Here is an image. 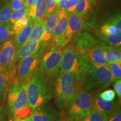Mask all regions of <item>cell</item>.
Segmentation results:
<instances>
[{
    "mask_svg": "<svg viewBox=\"0 0 121 121\" xmlns=\"http://www.w3.org/2000/svg\"><path fill=\"white\" fill-rule=\"evenodd\" d=\"M80 58L81 69L78 80L83 89L89 92L100 90L114 82L112 74L107 66L93 64L81 55Z\"/></svg>",
    "mask_w": 121,
    "mask_h": 121,
    "instance_id": "6da1fadb",
    "label": "cell"
},
{
    "mask_svg": "<svg viewBox=\"0 0 121 121\" xmlns=\"http://www.w3.org/2000/svg\"><path fill=\"white\" fill-rule=\"evenodd\" d=\"M53 80L38 69L28 81V101L33 109L47 103L53 98Z\"/></svg>",
    "mask_w": 121,
    "mask_h": 121,
    "instance_id": "7a4b0ae2",
    "label": "cell"
},
{
    "mask_svg": "<svg viewBox=\"0 0 121 121\" xmlns=\"http://www.w3.org/2000/svg\"><path fill=\"white\" fill-rule=\"evenodd\" d=\"M81 88L76 77L69 73H60L54 82V96L57 108L64 111Z\"/></svg>",
    "mask_w": 121,
    "mask_h": 121,
    "instance_id": "3957f363",
    "label": "cell"
},
{
    "mask_svg": "<svg viewBox=\"0 0 121 121\" xmlns=\"http://www.w3.org/2000/svg\"><path fill=\"white\" fill-rule=\"evenodd\" d=\"M27 84L16 82L9 89L7 102L9 108L15 117L20 119L29 117L33 109L28 104Z\"/></svg>",
    "mask_w": 121,
    "mask_h": 121,
    "instance_id": "277c9868",
    "label": "cell"
},
{
    "mask_svg": "<svg viewBox=\"0 0 121 121\" xmlns=\"http://www.w3.org/2000/svg\"><path fill=\"white\" fill-rule=\"evenodd\" d=\"M93 109V95L82 87L66 109L65 119L69 121H82Z\"/></svg>",
    "mask_w": 121,
    "mask_h": 121,
    "instance_id": "5b68a950",
    "label": "cell"
},
{
    "mask_svg": "<svg viewBox=\"0 0 121 121\" xmlns=\"http://www.w3.org/2000/svg\"><path fill=\"white\" fill-rule=\"evenodd\" d=\"M45 43L39 48L37 52L19 62L16 69V82L28 83L34 73L38 69L39 65L45 50Z\"/></svg>",
    "mask_w": 121,
    "mask_h": 121,
    "instance_id": "8992f818",
    "label": "cell"
},
{
    "mask_svg": "<svg viewBox=\"0 0 121 121\" xmlns=\"http://www.w3.org/2000/svg\"><path fill=\"white\" fill-rule=\"evenodd\" d=\"M14 43L11 40L2 44L0 48V71L6 78L7 82L13 84L16 82Z\"/></svg>",
    "mask_w": 121,
    "mask_h": 121,
    "instance_id": "52a82bcc",
    "label": "cell"
},
{
    "mask_svg": "<svg viewBox=\"0 0 121 121\" xmlns=\"http://www.w3.org/2000/svg\"><path fill=\"white\" fill-rule=\"evenodd\" d=\"M63 51L53 49L43 54L39 65V71L55 80L60 74Z\"/></svg>",
    "mask_w": 121,
    "mask_h": 121,
    "instance_id": "ba28073f",
    "label": "cell"
},
{
    "mask_svg": "<svg viewBox=\"0 0 121 121\" xmlns=\"http://www.w3.org/2000/svg\"><path fill=\"white\" fill-rule=\"evenodd\" d=\"M81 69V58L75 47L69 45L63 51L60 73L73 74L78 80Z\"/></svg>",
    "mask_w": 121,
    "mask_h": 121,
    "instance_id": "9c48e42d",
    "label": "cell"
},
{
    "mask_svg": "<svg viewBox=\"0 0 121 121\" xmlns=\"http://www.w3.org/2000/svg\"><path fill=\"white\" fill-rule=\"evenodd\" d=\"M30 118L32 121H62L63 119L61 113L48 103L33 109Z\"/></svg>",
    "mask_w": 121,
    "mask_h": 121,
    "instance_id": "30bf717a",
    "label": "cell"
},
{
    "mask_svg": "<svg viewBox=\"0 0 121 121\" xmlns=\"http://www.w3.org/2000/svg\"><path fill=\"white\" fill-rule=\"evenodd\" d=\"M100 92L98 91L93 95V109L103 113L106 116L111 114L120 107V104L117 102H107L99 96Z\"/></svg>",
    "mask_w": 121,
    "mask_h": 121,
    "instance_id": "8fae6325",
    "label": "cell"
},
{
    "mask_svg": "<svg viewBox=\"0 0 121 121\" xmlns=\"http://www.w3.org/2000/svg\"><path fill=\"white\" fill-rule=\"evenodd\" d=\"M68 26V15L66 11L60 10L59 11L58 19L54 27L53 33L51 39L56 43H58L59 40L66 34Z\"/></svg>",
    "mask_w": 121,
    "mask_h": 121,
    "instance_id": "7c38bea8",
    "label": "cell"
},
{
    "mask_svg": "<svg viewBox=\"0 0 121 121\" xmlns=\"http://www.w3.org/2000/svg\"><path fill=\"white\" fill-rule=\"evenodd\" d=\"M103 44H104L98 42L88 33H82L78 36L75 48L78 53L81 54L87 50Z\"/></svg>",
    "mask_w": 121,
    "mask_h": 121,
    "instance_id": "4fadbf2b",
    "label": "cell"
},
{
    "mask_svg": "<svg viewBox=\"0 0 121 121\" xmlns=\"http://www.w3.org/2000/svg\"><path fill=\"white\" fill-rule=\"evenodd\" d=\"M60 10V9L57 6L53 11L47 15L44 21V31L41 38L42 42H47L52 38Z\"/></svg>",
    "mask_w": 121,
    "mask_h": 121,
    "instance_id": "5bb4252c",
    "label": "cell"
},
{
    "mask_svg": "<svg viewBox=\"0 0 121 121\" xmlns=\"http://www.w3.org/2000/svg\"><path fill=\"white\" fill-rule=\"evenodd\" d=\"M45 42L41 41L33 42L28 40L17 50L15 55V61L19 62L26 57L31 55L37 52Z\"/></svg>",
    "mask_w": 121,
    "mask_h": 121,
    "instance_id": "9a60e30c",
    "label": "cell"
},
{
    "mask_svg": "<svg viewBox=\"0 0 121 121\" xmlns=\"http://www.w3.org/2000/svg\"><path fill=\"white\" fill-rule=\"evenodd\" d=\"M102 46V45L95 47L80 54L93 64L107 66L108 63L104 59Z\"/></svg>",
    "mask_w": 121,
    "mask_h": 121,
    "instance_id": "2e32d148",
    "label": "cell"
},
{
    "mask_svg": "<svg viewBox=\"0 0 121 121\" xmlns=\"http://www.w3.org/2000/svg\"><path fill=\"white\" fill-rule=\"evenodd\" d=\"M102 47L104 59L108 64L114 62H121V52L120 48L104 44L102 45Z\"/></svg>",
    "mask_w": 121,
    "mask_h": 121,
    "instance_id": "e0dca14e",
    "label": "cell"
},
{
    "mask_svg": "<svg viewBox=\"0 0 121 121\" xmlns=\"http://www.w3.org/2000/svg\"><path fill=\"white\" fill-rule=\"evenodd\" d=\"M82 17L74 13L68 15V26L65 35L73 34L82 29L84 25Z\"/></svg>",
    "mask_w": 121,
    "mask_h": 121,
    "instance_id": "ac0fdd59",
    "label": "cell"
},
{
    "mask_svg": "<svg viewBox=\"0 0 121 121\" xmlns=\"http://www.w3.org/2000/svg\"><path fill=\"white\" fill-rule=\"evenodd\" d=\"M34 21L32 19L26 26L16 34L14 43L16 52L28 40L29 36L34 25Z\"/></svg>",
    "mask_w": 121,
    "mask_h": 121,
    "instance_id": "d6986e66",
    "label": "cell"
},
{
    "mask_svg": "<svg viewBox=\"0 0 121 121\" xmlns=\"http://www.w3.org/2000/svg\"><path fill=\"white\" fill-rule=\"evenodd\" d=\"M44 21L45 19L35 21L28 40L33 42L41 41V38L44 31Z\"/></svg>",
    "mask_w": 121,
    "mask_h": 121,
    "instance_id": "ffe728a7",
    "label": "cell"
},
{
    "mask_svg": "<svg viewBox=\"0 0 121 121\" xmlns=\"http://www.w3.org/2000/svg\"><path fill=\"white\" fill-rule=\"evenodd\" d=\"M11 13V9L10 3L5 1L0 5V23L4 24L9 27H11L10 17Z\"/></svg>",
    "mask_w": 121,
    "mask_h": 121,
    "instance_id": "44dd1931",
    "label": "cell"
},
{
    "mask_svg": "<svg viewBox=\"0 0 121 121\" xmlns=\"http://www.w3.org/2000/svg\"><path fill=\"white\" fill-rule=\"evenodd\" d=\"M78 0H58V7L60 10L66 11L67 15L73 13Z\"/></svg>",
    "mask_w": 121,
    "mask_h": 121,
    "instance_id": "7402d4cb",
    "label": "cell"
},
{
    "mask_svg": "<svg viewBox=\"0 0 121 121\" xmlns=\"http://www.w3.org/2000/svg\"><path fill=\"white\" fill-rule=\"evenodd\" d=\"M101 39L103 42L109 46L120 47L121 44V33L117 34L109 35H101Z\"/></svg>",
    "mask_w": 121,
    "mask_h": 121,
    "instance_id": "603a6c76",
    "label": "cell"
},
{
    "mask_svg": "<svg viewBox=\"0 0 121 121\" xmlns=\"http://www.w3.org/2000/svg\"><path fill=\"white\" fill-rule=\"evenodd\" d=\"M35 13L33 20L45 19L46 17V9H45V0H37L35 4Z\"/></svg>",
    "mask_w": 121,
    "mask_h": 121,
    "instance_id": "cb8c5ba5",
    "label": "cell"
},
{
    "mask_svg": "<svg viewBox=\"0 0 121 121\" xmlns=\"http://www.w3.org/2000/svg\"><path fill=\"white\" fill-rule=\"evenodd\" d=\"M90 3L88 0H78V4L73 13L78 16H84L89 11Z\"/></svg>",
    "mask_w": 121,
    "mask_h": 121,
    "instance_id": "d4e9b609",
    "label": "cell"
},
{
    "mask_svg": "<svg viewBox=\"0 0 121 121\" xmlns=\"http://www.w3.org/2000/svg\"><path fill=\"white\" fill-rule=\"evenodd\" d=\"M13 34L12 28L4 24L0 23V44L1 45L10 40Z\"/></svg>",
    "mask_w": 121,
    "mask_h": 121,
    "instance_id": "484cf974",
    "label": "cell"
},
{
    "mask_svg": "<svg viewBox=\"0 0 121 121\" xmlns=\"http://www.w3.org/2000/svg\"><path fill=\"white\" fill-rule=\"evenodd\" d=\"M82 121H107V116L103 113L92 109Z\"/></svg>",
    "mask_w": 121,
    "mask_h": 121,
    "instance_id": "4316f807",
    "label": "cell"
},
{
    "mask_svg": "<svg viewBox=\"0 0 121 121\" xmlns=\"http://www.w3.org/2000/svg\"><path fill=\"white\" fill-rule=\"evenodd\" d=\"M31 20L32 19L30 17L29 14H28L24 17H22V19L13 24V26L12 27V30H13V34H16L19 31L23 29L25 26L28 25Z\"/></svg>",
    "mask_w": 121,
    "mask_h": 121,
    "instance_id": "83f0119b",
    "label": "cell"
},
{
    "mask_svg": "<svg viewBox=\"0 0 121 121\" xmlns=\"http://www.w3.org/2000/svg\"><path fill=\"white\" fill-rule=\"evenodd\" d=\"M119 33H121V30H119L114 25L109 23L105 24L100 28V35H109L117 34Z\"/></svg>",
    "mask_w": 121,
    "mask_h": 121,
    "instance_id": "f1b7e54d",
    "label": "cell"
},
{
    "mask_svg": "<svg viewBox=\"0 0 121 121\" xmlns=\"http://www.w3.org/2000/svg\"><path fill=\"white\" fill-rule=\"evenodd\" d=\"M107 67L112 74L114 81L115 82L121 78V62H114L108 64Z\"/></svg>",
    "mask_w": 121,
    "mask_h": 121,
    "instance_id": "f546056e",
    "label": "cell"
},
{
    "mask_svg": "<svg viewBox=\"0 0 121 121\" xmlns=\"http://www.w3.org/2000/svg\"><path fill=\"white\" fill-rule=\"evenodd\" d=\"M29 9L25 8L21 9L19 10H16V11H13L11 13L10 17V22L11 24H13L15 22H17V21L22 19V17L26 16L28 14Z\"/></svg>",
    "mask_w": 121,
    "mask_h": 121,
    "instance_id": "4dcf8cb0",
    "label": "cell"
},
{
    "mask_svg": "<svg viewBox=\"0 0 121 121\" xmlns=\"http://www.w3.org/2000/svg\"><path fill=\"white\" fill-rule=\"evenodd\" d=\"M99 96L104 100L107 102H112L115 99L116 93L112 89H108L102 93H100Z\"/></svg>",
    "mask_w": 121,
    "mask_h": 121,
    "instance_id": "1f68e13d",
    "label": "cell"
},
{
    "mask_svg": "<svg viewBox=\"0 0 121 121\" xmlns=\"http://www.w3.org/2000/svg\"><path fill=\"white\" fill-rule=\"evenodd\" d=\"M7 84L6 78L2 72L0 71V98L3 97L6 93L8 86Z\"/></svg>",
    "mask_w": 121,
    "mask_h": 121,
    "instance_id": "d6a6232c",
    "label": "cell"
},
{
    "mask_svg": "<svg viewBox=\"0 0 121 121\" xmlns=\"http://www.w3.org/2000/svg\"><path fill=\"white\" fill-rule=\"evenodd\" d=\"M10 6L13 11L27 8L25 0H11Z\"/></svg>",
    "mask_w": 121,
    "mask_h": 121,
    "instance_id": "836d02e7",
    "label": "cell"
},
{
    "mask_svg": "<svg viewBox=\"0 0 121 121\" xmlns=\"http://www.w3.org/2000/svg\"><path fill=\"white\" fill-rule=\"evenodd\" d=\"M57 0H45V9H46V16L52 13L58 6Z\"/></svg>",
    "mask_w": 121,
    "mask_h": 121,
    "instance_id": "e575fe53",
    "label": "cell"
},
{
    "mask_svg": "<svg viewBox=\"0 0 121 121\" xmlns=\"http://www.w3.org/2000/svg\"><path fill=\"white\" fill-rule=\"evenodd\" d=\"M107 121H121V108L107 116Z\"/></svg>",
    "mask_w": 121,
    "mask_h": 121,
    "instance_id": "d590c367",
    "label": "cell"
},
{
    "mask_svg": "<svg viewBox=\"0 0 121 121\" xmlns=\"http://www.w3.org/2000/svg\"><path fill=\"white\" fill-rule=\"evenodd\" d=\"M73 37V34H69V35H65L61 39L59 40L58 43L56 44L57 46L59 47H63L65 45L69 43V41L71 40V39Z\"/></svg>",
    "mask_w": 121,
    "mask_h": 121,
    "instance_id": "8d00e7d4",
    "label": "cell"
},
{
    "mask_svg": "<svg viewBox=\"0 0 121 121\" xmlns=\"http://www.w3.org/2000/svg\"><path fill=\"white\" fill-rule=\"evenodd\" d=\"M113 87H114L115 93L117 94L118 98L121 100V80H118L117 81H115L114 85H113Z\"/></svg>",
    "mask_w": 121,
    "mask_h": 121,
    "instance_id": "74e56055",
    "label": "cell"
},
{
    "mask_svg": "<svg viewBox=\"0 0 121 121\" xmlns=\"http://www.w3.org/2000/svg\"><path fill=\"white\" fill-rule=\"evenodd\" d=\"M107 23H109L110 24H112V25H114L119 30H121V16L120 14L118 15L117 17H115L110 20L109 22H108Z\"/></svg>",
    "mask_w": 121,
    "mask_h": 121,
    "instance_id": "f35d334b",
    "label": "cell"
},
{
    "mask_svg": "<svg viewBox=\"0 0 121 121\" xmlns=\"http://www.w3.org/2000/svg\"><path fill=\"white\" fill-rule=\"evenodd\" d=\"M27 8H31L36 4L37 0H25Z\"/></svg>",
    "mask_w": 121,
    "mask_h": 121,
    "instance_id": "ab89813d",
    "label": "cell"
},
{
    "mask_svg": "<svg viewBox=\"0 0 121 121\" xmlns=\"http://www.w3.org/2000/svg\"><path fill=\"white\" fill-rule=\"evenodd\" d=\"M20 121H32V120H31V118H30V117H28V118H26L21 119Z\"/></svg>",
    "mask_w": 121,
    "mask_h": 121,
    "instance_id": "60d3db41",
    "label": "cell"
},
{
    "mask_svg": "<svg viewBox=\"0 0 121 121\" xmlns=\"http://www.w3.org/2000/svg\"><path fill=\"white\" fill-rule=\"evenodd\" d=\"M88 1H89V2L90 3V4H91V3H93L96 0H88Z\"/></svg>",
    "mask_w": 121,
    "mask_h": 121,
    "instance_id": "b9f144b4",
    "label": "cell"
},
{
    "mask_svg": "<svg viewBox=\"0 0 121 121\" xmlns=\"http://www.w3.org/2000/svg\"><path fill=\"white\" fill-rule=\"evenodd\" d=\"M15 120H16V121H21L20 119L17 117H15Z\"/></svg>",
    "mask_w": 121,
    "mask_h": 121,
    "instance_id": "7bdbcfd3",
    "label": "cell"
},
{
    "mask_svg": "<svg viewBox=\"0 0 121 121\" xmlns=\"http://www.w3.org/2000/svg\"><path fill=\"white\" fill-rule=\"evenodd\" d=\"M9 121H16V120H15V118H11L9 119Z\"/></svg>",
    "mask_w": 121,
    "mask_h": 121,
    "instance_id": "ee69618b",
    "label": "cell"
},
{
    "mask_svg": "<svg viewBox=\"0 0 121 121\" xmlns=\"http://www.w3.org/2000/svg\"><path fill=\"white\" fill-rule=\"evenodd\" d=\"M62 121H69L66 120V119H62Z\"/></svg>",
    "mask_w": 121,
    "mask_h": 121,
    "instance_id": "f6af8a7d",
    "label": "cell"
},
{
    "mask_svg": "<svg viewBox=\"0 0 121 121\" xmlns=\"http://www.w3.org/2000/svg\"><path fill=\"white\" fill-rule=\"evenodd\" d=\"M1 112H0V121H1Z\"/></svg>",
    "mask_w": 121,
    "mask_h": 121,
    "instance_id": "bcb514c9",
    "label": "cell"
},
{
    "mask_svg": "<svg viewBox=\"0 0 121 121\" xmlns=\"http://www.w3.org/2000/svg\"><path fill=\"white\" fill-rule=\"evenodd\" d=\"M57 1H58V0H57Z\"/></svg>",
    "mask_w": 121,
    "mask_h": 121,
    "instance_id": "7dc6e473",
    "label": "cell"
}]
</instances>
